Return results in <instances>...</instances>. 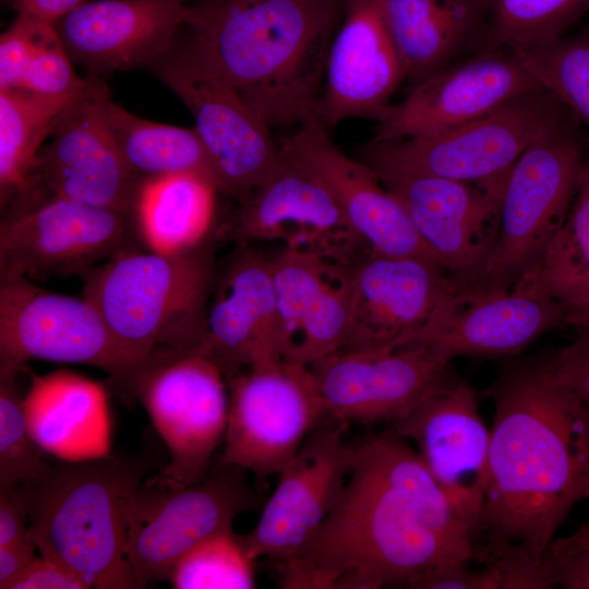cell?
Segmentation results:
<instances>
[{
    "label": "cell",
    "mask_w": 589,
    "mask_h": 589,
    "mask_svg": "<svg viewBox=\"0 0 589 589\" xmlns=\"http://www.w3.org/2000/svg\"><path fill=\"white\" fill-rule=\"evenodd\" d=\"M494 404L474 558L532 582L572 508L589 501V413L546 360H514L486 389Z\"/></svg>",
    "instance_id": "6da1fadb"
},
{
    "label": "cell",
    "mask_w": 589,
    "mask_h": 589,
    "mask_svg": "<svg viewBox=\"0 0 589 589\" xmlns=\"http://www.w3.org/2000/svg\"><path fill=\"white\" fill-rule=\"evenodd\" d=\"M476 555L466 522L396 432L356 445L345 488L309 541L280 562L283 588H414L432 569Z\"/></svg>",
    "instance_id": "7a4b0ae2"
},
{
    "label": "cell",
    "mask_w": 589,
    "mask_h": 589,
    "mask_svg": "<svg viewBox=\"0 0 589 589\" xmlns=\"http://www.w3.org/2000/svg\"><path fill=\"white\" fill-rule=\"evenodd\" d=\"M344 0H212L193 7V40L271 129L318 122ZM320 123V122H318Z\"/></svg>",
    "instance_id": "3957f363"
},
{
    "label": "cell",
    "mask_w": 589,
    "mask_h": 589,
    "mask_svg": "<svg viewBox=\"0 0 589 589\" xmlns=\"http://www.w3.org/2000/svg\"><path fill=\"white\" fill-rule=\"evenodd\" d=\"M156 464L146 453L60 459L16 485L26 533L40 555L63 563L91 588L139 589L127 554L128 508Z\"/></svg>",
    "instance_id": "277c9868"
},
{
    "label": "cell",
    "mask_w": 589,
    "mask_h": 589,
    "mask_svg": "<svg viewBox=\"0 0 589 589\" xmlns=\"http://www.w3.org/2000/svg\"><path fill=\"white\" fill-rule=\"evenodd\" d=\"M83 297L141 372L160 350L199 351L213 260L201 247L180 254L141 249L88 269Z\"/></svg>",
    "instance_id": "5b68a950"
},
{
    "label": "cell",
    "mask_w": 589,
    "mask_h": 589,
    "mask_svg": "<svg viewBox=\"0 0 589 589\" xmlns=\"http://www.w3.org/2000/svg\"><path fill=\"white\" fill-rule=\"evenodd\" d=\"M582 125L566 109L510 168L496 240L467 288L505 291L542 260L574 201L589 156Z\"/></svg>",
    "instance_id": "8992f818"
},
{
    "label": "cell",
    "mask_w": 589,
    "mask_h": 589,
    "mask_svg": "<svg viewBox=\"0 0 589 589\" xmlns=\"http://www.w3.org/2000/svg\"><path fill=\"white\" fill-rule=\"evenodd\" d=\"M565 110L548 91L536 89L489 115L436 134L372 142L361 161L380 179H493L506 175L529 144Z\"/></svg>",
    "instance_id": "52a82bcc"
},
{
    "label": "cell",
    "mask_w": 589,
    "mask_h": 589,
    "mask_svg": "<svg viewBox=\"0 0 589 589\" xmlns=\"http://www.w3.org/2000/svg\"><path fill=\"white\" fill-rule=\"evenodd\" d=\"M29 360L98 368L125 405L137 400L141 370L88 300L39 288L28 278L0 280V370H22Z\"/></svg>",
    "instance_id": "ba28073f"
},
{
    "label": "cell",
    "mask_w": 589,
    "mask_h": 589,
    "mask_svg": "<svg viewBox=\"0 0 589 589\" xmlns=\"http://www.w3.org/2000/svg\"><path fill=\"white\" fill-rule=\"evenodd\" d=\"M152 65L192 113L221 194L241 201L280 165L272 130L194 40L169 49Z\"/></svg>",
    "instance_id": "9c48e42d"
},
{
    "label": "cell",
    "mask_w": 589,
    "mask_h": 589,
    "mask_svg": "<svg viewBox=\"0 0 589 589\" xmlns=\"http://www.w3.org/2000/svg\"><path fill=\"white\" fill-rule=\"evenodd\" d=\"M247 471L217 464L199 483L169 489L154 477L130 500L127 554L139 589L170 579L177 563L206 538L232 529L233 519L261 504Z\"/></svg>",
    "instance_id": "30bf717a"
},
{
    "label": "cell",
    "mask_w": 589,
    "mask_h": 589,
    "mask_svg": "<svg viewBox=\"0 0 589 589\" xmlns=\"http://www.w3.org/2000/svg\"><path fill=\"white\" fill-rule=\"evenodd\" d=\"M108 92L100 76L86 79L62 111L50 142L39 151L7 213L53 197L133 213L142 180L123 160L106 122L104 98Z\"/></svg>",
    "instance_id": "8fae6325"
},
{
    "label": "cell",
    "mask_w": 589,
    "mask_h": 589,
    "mask_svg": "<svg viewBox=\"0 0 589 589\" xmlns=\"http://www.w3.org/2000/svg\"><path fill=\"white\" fill-rule=\"evenodd\" d=\"M225 375L200 351L160 350L141 372L136 399L164 440L170 461L155 474L169 489L204 480L224 442L228 400Z\"/></svg>",
    "instance_id": "7c38bea8"
},
{
    "label": "cell",
    "mask_w": 589,
    "mask_h": 589,
    "mask_svg": "<svg viewBox=\"0 0 589 589\" xmlns=\"http://www.w3.org/2000/svg\"><path fill=\"white\" fill-rule=\"evenodd\" d=\"M225 448L218 460L259 482L279 474L327 416L309 366L285 359L253 365L227 381Z\"/></svg>",
    "instance_id": "4fadbf2b"
},
{
    "label": "cell",
    "mask_w": 589,
    "mask_h": 589,
    "mask_svg": "<svg viewBox=\"0 0 589 589\" xmlns=\"http://www.w3.org/2000/svg\"><path fill=\"white\" fill-rule=\"evenodd\" d=\"M140 243L133 213L48 199L3 217L0 280L82 276Z\"/></svg>",
    "instance_id": "5bb4252c"
},
{
    "label": "cell",
    "mask_w": 589,
    "mask_h": 589,
    "mask_svg": "<svg viewBox=\"0 0 589 589\" xmlns=\"http://www.w3.org/2000/svg\"><path fill=\"white\" fill-rule=\"evenodd\" d=\"M327 416L397 423L454 381L452 359L428 345L337 350L309 365Z\"/></svg>",
    "instance_id": "9a60e30c"
},
{
    "label": "cell",
    "mask_w": 589,
    "mask_h": 589,
    "mask_svg": "<svg viewBox=\"0 0 589 589\" xmlns=\"http://www.w3.org/2000/svg\"><path fill=\"white\" fill-rule=\"evenodd\" d=\"M455 292L456 279L435 263L368 252L352 267L348 328L339 350L419 344L442 323Z\"/></svg>",
    "instance_id": "2e32d148"
},
{
    "label": "cell",
    "mask_w": 589,
    "mask_h": 589,
    "mask_svg": "<svg viewBox=\"0 0 589 589\" xmlns=\"http://www.w3.org/2000/svg\"><path fill=\"white\" fill-rule=\"evenodd\" d=\"M540 88L520 50L505 47L484 51L416 82L400 103L389 105L376 120L372 142L436 134Z\"/></svg>",
    "instance_id": "e0dca14e"
},
{
    "label": "cell",
    "mask_w": 589,
    "mask_h": 589,
    "mask_svg": "<svg viewBox=\"0 0 589 589\" xmlns=\"http://www.w3.org/2000/svg\"><path fill=\"white\" fill-rule=\"evenodd\" d=\"M394 428L399 436L417 445L421 460L476 540L480 534L491 438L476 390L455 378Z\"/></svg>",
    "instance_id": "ac0fdd59"
},
{
    "label": "cell",
    "mask_w": 589,
    "mask_h": 589,
    "mask_svg": "<svg viewBox=\"0 0 589 589\" xmlns=\"http://www.w3.org/2000/svg\"><path fill=\"white\" fill-rule=\"evenodd\" d=\"M339 425L312 431L292 461L278 474L255 527L239 534L252 560L284 562L316 532L336 505L351 471L356 445Z\"/></svg>",
    "instance_id": "d6986e66"
},
{
    "label": "cell",
    "mask_w": 589,
    "mask_h": 589,
    "mask_svg": "<svg viewBox=\"0 0 589 589\" xmlns=\"http://www.w3.org/2000/svg\"><path fill=\"white\" fill-rule=\"evenodd\" d=\"M239 203L231 232L241 242L279 240L347 265L371 252L327 187L284 154L274 172Z\"/></svg>",
    "instance_id": "ffe728a7"
},
{
    "label": "cell",
    "mask_w": 589,
    "mask_h": 589,
    "mask_svg": "<svg viewBox=\"0 0 589 589\" xmlns=\"http://www.w3.org/2000/svg\"><path fill=\"white\" fill-rule=\"evenodd\" d=\"M508 172L483 181L380 180L401 202L420 239L443 267L458 281L468 283L494 247Z\"/></svg>",
    "instance_id": "44dd1931"
},
{
    "label": "cell",
    "mask_w": 589,
    "mask_h": 589,
    "mask_svg": "<svg viewBox=\"0 0 589 589\" xmlns=\"http://www.w3.org/2000/svg\"><path fill=\"white\" fill-rule=\"evenodd\" d=\"M279 146L287 158L327 187L371 252L419 257L443 267L420 239L401 202L366 164L340 151L322 124L315 121L297 128Z\"/></svg>",
    "instance_id": "7402d4cb"
},
{
    "label": "cell",
    "mask_w": 589,
    "mask_h": 589,
    "mask_svg": "<svg viewBox=\"0 0 589 589\" xmlns=\"http://www.w3.org/2000/svg\"><path fill=\"white\" fill-rule=\"evenodd\" d=\"M406 79L382 0H344L326 58L317 120L326 130L348 119H375Z\"/></svg>",
    "instance_id": "603a6c76"
},
{
    "label": "cell",
    "mask_w": 589,
    "mask_h": 589,
    "mask_svg": "<svg viewBox=\"0 0 589 589\" xmlns=\"http://www.w3.org/2000/svg\"><path fill=\"white\" fill-rule=\"evenodd\" d=\"M192 13L184 0H91L52 23L71 61L99 76L155 63Z\"/></svg>",
    "instance_id": "cb8c5ba5"
},
{
    "label": "cell",
    "mask_w": 589,
    "mask_h": 589,
    "mask_svg": "<svg viewBox=\"0 0 589 589\" xmlns=\"http://www.w3.org/2000/svg\"><path fill=\"white\" fill-rule=\"evenodd\" d=\"M566 325L563 303L532 269L505 291L459 286L438 327L421 345L455 357L515 356L549 330Z\"/></svg>",
    "instance_id": "d4e9b609"
},
{
    "label": "cell",
    "mask_w": 589,
    "mask_h": 589,
    "mask_svg": "<svg viewBox=\"0 0 589 589\" xmlns=\"http://www.w3.org/2000/svg\"><path fill=\"white\" fill-rule=\"evenodd\" d=\"M242 243L206 306L199 349L218 364L227 381L242 366L284 359L272 261Z\"/></svg>",
    "instance_id": "484cf974"
},
{
    "label": "cell",
    "mask_w": 589,
    "mask_h": 589,
    "mask_svg": "<svg viewBox=\"0 0 589 589\" xmlns=\"http://www.w3.org/2000/svg\"><path fill=\"white\" fill-rule=\"evenodd\" d=\"M352 267L288 247L272 260L285 360L309 366L341 348Z\"/></svg>",
    "instance_id": "4316f807"
},
{
    "label": "cell",
    "mask_w": 589,
    "mask_h": 589,
    "mask_svg": "<svg viewBox=\"0 0 589 589\" xmlns=\"http://www.w3.org/2000/svg\"><path fill=\"white\" fill-rule=\"evenodd\" d=\"M23 407L44 452L63 460L110 454V418L101 384L69 371L32 374Z\"/></svg>",
    "instance_id": "83f0119b"
},
{
    "label": "cell",
    "mask_w": 589,
    "mask_h": 589,
    "mask_svg": "<svg viewBox=\"0 0 589 589\" xmlns=\"http://www.w3.org/2000/svg\"><path fill=\"white\" fill-rule=\"evenodd\" d=\"M406 77L418 82L449 64L486 22V0H382Z\"/></svg>",
    "instance_id": "f1b7e54d"
},
{
    "label": "cell",
    "mask_w": 589,
    "mask_h": 589,
    "mask_svg": "<svg viewBox=\"0 0 589 589\" xmlns=\"http://www.w3.org/2000/svg\"><path fill=\"white\" fill-rule=\"evenodd\" d=\"M218 193L213 182L194 173L142 180L133 216L143 244L160 254L201 247L214 223Z\"/></svg>",
    "instance_id": "f546056e"
},
{
    "label": "cell",
    "mask_w": 589,
    "mask_h": 589,
    "mask_svg": "<svg viewBox=\"0 0 589 589\" xmlns=\"http://www.w3.org/2000/svg\"><path fill=\"white\" fill-rule=\"evenodd\" d=\"M104 113L123 160L141 180L194 173L219 191L214 166L194 128L142 119L113 103L109 92L104 98Z\"/></svg>",
    "instance_id": "4dcf8cb0"
},
{
    "label": "cell",
    "mask_w": 589,
    "mask_h": 589,
    "mask_svg": "<svg viewBox=\"0 0 589 589\" xmlns=\"http://www.w3.org/2000/svg\"><path fill=\"white\" fill-rule=\"evenodd\" d=\"M53 23L19 13L0 37V89L40 95L75 94L86 80L77 76Z\"/></svg>",
    "instance_id": "1f68e13d"
},
{
    "label": "cell",
    "mask_w": 589,
    "mask_h": 589,
    "mask_svg": "<svg viewBox=\"0 0 589 589\" xmlns=\"http://www.w3.org/2000/svg\"><path fill=\"white\" fill-rule=\"evenodd\" d=\"M77 93L48 96L23 89H0L2 208H7L23 189L43 143Z\"/></svg>",
    "instance_id": "d6a6232c"
},
{
    "label": "cell",
    "mask_w": 589,
    "mask_h": 589,
    "mask_svg": "<svg viewBox=\"0 0 589 589\" xmlns=\"http://www.w3.org/2000/svg\"><path fill=\"white\" fill-rule=\"evenodd\" d=\"M532 271L561 302L589 294V156L569 212Z\"/></svg>",
    "instance_id": "836d02e7"
},
{
    "label": "cell",
    "mask_w": 589,
    "mask_h": 589,
    "mask_svg": "<svg viewBox=\"0 0 589 589\" xmlns=\"http://www.w3.org/2000/svg\"><path fill=\"white\" fill-rule=\"evenodd\" d=\"M486 22L500 47L543 46L589 11V0H486Z\"/></svg>",
    "instance_id": "e575fe53"
},
{
    "label": "cell",
    "mask_w": 589,
    "mask_h": 589,
    "mask_svg": "<svg viewBox=\"0 0 589 589\" xmlns=\"http://www.w3.org/2000/svg\"><path fill=\"white\" fill-rule=\"evenodd\" d=\"M518 50L538 84L552 94L589 134V29Z\"/></svg>",
    "instance_id": "d590c367"
},
{
    "label": "cell",
    "mask_w": 589,
    "mask_h": 589,
    "mask_svg": "<svg viewBox=\"0 0 589 589\" xmlns=\"http://www.w3.org/2000/svg\"><path fill=\"white\" fill-rule=\"evenodd\" d=\"M253 563L239 534L228 529L191 549L175 566L170 580L177 589H252Z\"/></svg>",
    "instance_id": "8d00e7d4"
},
{
    "label": "cell",
    "mask_w": 589,
    "mask_h": 589,
    "mask_svg": "<svg viewBox=\"0 0 589 589\" xmlns=\"http://www.w3.org/2000/svg\"><path fill=\"white\" fill-rule=\"evenodd\" d=\"M20 372L0 370V488L40 477L50 467L27 424L17 381Z\"/></svg>",
    "instance_id": "74e56055"
},
{
    "label": "cell",
    "mask_w": 589,
    "mask_h": 589,
    "mask_svg": "<svg viewBox=\"0 0 589 589\" xmlns=\"http://www.w3.org/2000/svg\"><path fill=\"white\" fill-rule=\"evenodd\" d=\"M544 565L555 588L589 589V519L573 533L554 538Z\"/></svg>",
    "instance_id": "f35d334b"
},
{
    "label": "cell",
    "mask_w": 589,
    "mask_h": 589,
    "mask_svg": "<svg viewBox=\"0 0 589 589\" xmlns=\"http://www.w3.org/2000/svg\"><path fill=\"white\" fill-rule=\"evenodd\" d=\"M554 375L572 389L589 413V330L548 360Z\"/></svg>",
    "instance_id": "ab89813d"
},
{
    "label": "cell",
    "mask_w": 589,
    "mask_h": 589,
    "mask_svg": "<svg viewBox=\"0 0 589 589\" xmlns=\"http://www.w3.org/2000/svg\"><path fill=\"white\" fill-rule=\"evenodd\" d=\"M469 561L453 562L426 573L413 589H500L497 573L484 565L480 569Z\"/></svg>",
    "instance_id": "60d3db41"
},
{
    "label": "cell",
    "mask_w": 589,
    "mask_h": 589,
    "mask_svg": "<svg viewBox=\"0 0 589 589\" xmlns=\"http://www.w3.org/2000/svg\"><path fill=\"white\" fill-rule=\"evenodd\" d=\"M71 568L48 556L36 557L9 589H89Z\"/></svg>",
    "instance_id": "b9f144b4"
},
{
    "label": "cell",
    "mask_w": 589,
    "mask_h": 589,
    "mask_svg": "<svg viewBox=\"0 0 589 589\" xmlns=\"http://www.w3.org/2000/svg\"><path fill=\"white\" fill-rule=\"evenodd\" d=\"M15 488H0V546L23 538L27 532V514Z\"/></svg>",
    "instance_id": "7bdbcfd3"
},
{
    "label": "cell",
    "mask_w": 589,
    "mask_h": 589,
    "mask_svg": "<svg viewBox=\"0 0 589 589\" xmlns=\"http://www.w3.org/2000/svg\"><path fill=\"white\" fill-rule=\"evenodd\" d=\"M36 544L27 533L5 545L0 546V588L9 589L10 585L26 570L36 558Z\"/></svg>",
    "instance_id": "ee69618b"
},
{
    "label": "cell",
    "mask_w": 589,
    "mask_h": 589,
    "mask_svg": "<svg viewBox=\"0 0 589 589\" xmlns=\"http://www.w3.org/2000/svg\"><path fill=\"white\" fill-rule=\"evenodd\" d=\"M91 0H11L17 13L32 14L53 22Z\"/></svg>",
    "instance_id": "f6af8a7d"
},
{
    "label": "cell",
    "mask_w": 589,
    "mask_h": 589,
    "mask_svg": "<svg viewBox=\"0 0 589 589\" xmlns=\"http://www.w3.org/2000/svg\"><path fill=\"white\" fill-rule=\"evenodd\" d=\"M565 310L566 325L579 332L589 330V294L562 302Z\"/></svg>",
    "instance_id": "bcb514c9"
},
{
    "label": "cell",
    "mask_w": 589,
    "mask_h": 589,
    "mask_svg": "<svg viewBox=\"0 0 589 589\" xmlns=\"http://www.w3.org/2000/svg\"><path fill=\"white\" fill-rule=\"evenodd\" d=\"M208 1H212V0H208Z\"/></svg>",
    "instance_id": "7dc6e473"
},
{
    "label": "cell",
    "mask_w": 589,
    "mask_h": 589,
    "mask_svg": "<svg viewBox=\"0 0 589 589\" xmlns=\"http://www.w3.org/2000/svg\"><path fill=\"white\" fill-rule=\"evenodd\" d=\"M589 502V501H588Z\"/></svg>",
    "instance_id": "c3c4849f"
}]
</instances>
